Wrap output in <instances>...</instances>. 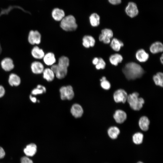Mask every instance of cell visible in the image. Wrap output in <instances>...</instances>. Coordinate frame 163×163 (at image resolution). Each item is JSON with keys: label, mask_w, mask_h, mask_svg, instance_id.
Returning a JSON list of instances; mask_svg holds the SVG:
<instances>
[{"label": "cell", "mask_w": 163, "mask_h": 163, "mask_svg": "<svg viewBox=\"0 0 163 163\" xmlns=\"http://www.w3.org/2000/svg\"><path fill=\"white\" fill-rule=\"evenodd\" d=\"M153 80L155 84L161 87H163V74L159 72L154 75L153 77Z\"/></svg>", "instance_id": "obj_28"}, {"label": "cell", "mask_w": 163, "mask_h": 163, "mask_svg": "<svg viewBox=\"0 0 163 163\" xmlns=\"http://www.w3.org/2000/svg\"><path fill=\"white\" fill-rule=\"evenodd\" d=\"M149 50L153 54L162 52L163 50V45L160 42H155L151 45L149 47Z\"/></svg>", "instance_id": "obj_20"}, {"label": "cell", "mask_w": 163, "mask_h": 163, "mask_svg": "<svg viewBox=\"0 0 163 163\" xmlns=\"http://www.w3.org/2000/svg\"><path fill=\"white\" fill-rule=\"evenodd\" d=\"M60 27L66 31H73L76 30L78 25L75 17L72 15L65 16L60 21Z\"/></svg>", "instance_id": "obj_3"}, {"label": "cell", "mask_w": 163, "mask_h": 163, "mask_svg": "<svg viewBox=\"0 0 163 163\" xmlns=\"http://www.w3.org/2000/svg\"><path fill=\"white\" fill-rule=\"evenodd\" d=\"M52 16L56 21H61L65 16L64 11L58 8H54L52 11Z\"/></svg>", "instance_id": "obj_17"}, {"label": "cell", "mask_w": 163, "mask_h": 163, "mask_svg": "<svg viewBox=\"0 0 163 163\" xmlns=\"http://www.w3.org/2000/svg\"><path fill=\"white\" fill-rule=\"evenodd\" d=\"M150 121L146 116H142L139 119V124L140 129L144 131H147L149 128Z\"/></svg>", "instance_id": "obj_23"}, {"label": "cell", "mask_w": 163, "mask_h": 163, "mask_svg": "<svg viewBox=\"0 0 163 163\" xmlns=\"http://www.w3.org/2000/svg\"><path fill=\"white\" fill-rule=\"evenodd\" d=\"M69 65V58L63 56L59 59L58 63L53 64L51 66L50 68L57 78L62 79L66 75Z\"/></svg>", "instance_id": "obj_2"}, {"label": "cell", "mask_w": 163, "mask_h": 163, "mask_svg": "<svg viewBox=\"0 0 163 163\" xmlns=\"http://www.w3.org/2000/svg\"><path fill=\"white\" fill-rule=\"evenodd\" d=\"M0 66L2 69L6 72H9L13 69L15 64L12 59L9 57L3 58L0 62Z\"/></svg>", "instance_id": "obj_8"}, {"label": "cell", "mask_w": 163, "mask_h": 163, "mask_svg": "<svg viewBox=\"0 0 163 163\" xmlns=\"http://www.w3.org/2000/svg\"><path fill=\"white\" fill-rule=\"evenodd\" d=\"M82 44L84 47L88 48L93 47L95 43V40L94 37L91 35H86L83 37Z\"/></svg>", "instance_id": "obj_16"}, {"label": "cell", "mask_w": 163, "mask_h": 163, "mask_svg": "<svg viewBox=\"0 0 163 163\" xmlns=\"http://www.w3.org/2000/svg\"><path fill=\"white\" fill-rule=\"evenodd\" d=\"M45 87L40 85H38L37 88H35L32 91V94L33 95L41 94L46 92Z\"/></svg>", "instance_id": "obj_30"}, {"label": "cell", "mask_w": 163, "mask_h": 163, "mask_svg": "<svg viewBox=\"0 0 163 163\" xmlns=\"http://www.w3.org/2000/svg\"><path fill=\"white\" fill-rule=\"evenodd\" d=\"M5 155V152L4 149L0 146V159L4 158Z\"/></svg>", "instance_id": "obj_35"}, {"label": "cell", "mask_w": 163, "mask_h": 163, "mask_svg": "<svg viewBox=\"0 0 163 163\" xmlns=\"http://www.w3.org/2000/svg\"><path fill=\"white\" fill-rule=\"evenodd\" d=\"M41 40V35L37 30H30L28 34L27 41L31 45H38Z\"/></svg>", "instance_id": "obj_6"}, {"label": "cell", "mask_w": 163, "mask_h": 163, "mask_svg": "<svg viewBox=\"0 0 163 163\" xmlns=\"http://www.w3.org/2000/svg\"><path fill=\"white\" fill-rule=\"evenodd\" d=\"M5 89L2 86L0 85V97H3L5 94Z\"/></svg>", "instance_id": "obj_36"}, {"label": "cell", "mask_w": 163, "mask_h": 163, "mask_svg": "<svg viewBox=\"0 0 163 163\" xmlns=\"http://www.w3.org/2000/svg\"><path fill=\"white\" fill-rule=\"evenodd\" d=\"M113 117L117 123H122L126 119L127 115L124 111L118 110L115 111Z\"/></svg>", "instance_id": "obj_15"}, {"label": "cell", "mask_w": 163, "mask_h": 163, "mask_svg": "<svg viewBox=\"0 0 163 163\" xmlns=\"http://www.w3.org/2000/svg\"><path fill=\"white\" fill-rule=\"evenodd\" d=\"M107 133L109 136L112 139H116L120 133L119 128L116 126H111L108 129Z\"/></svg>", "instance_id": "obj_27"}, {"label": "cell", "mask_w": 163, "mask_h": 163, "mask_svg": "<svg viewBox=\"0 0 163 163\" xmlns=\"http://www.w3.org/2000/svg\"><path fill=\"white\" fill-rule=\"evenodd\" d=\"M32 72L34 74H39L42 73L44 69V66L42 63L38 61L32 62L30 65Z\"/></svg>", "instance_id": "obj_11"}, {"label": "cell", "mask_w": 163, "mask_h": 163, "mask_svg": "<svg viewBox=\"0 0 163 163\" xmlns=\"http://www.w3.org/2000/svg\"><path fill=\"white\" fill-rule=\"evenodd\" d=\"M43 59L44 63L48 66H51L55 64L56 61L55 54L51 52L45 54Z\"/></svg>", "instance_id": "obj_14"}, {"label": "cell", "mask_w": 163, "mask_h": 163, "mask_svg": "<svg viewBox=\"0 0 163 163\" xmlns=\"http://www.w3.org/2000/svg\"><path fill=\"white\" fill-rule=\"evenodd\" d=\"M101 82V85L104 89L106 90H109L110 88V82L106 80L105 77L103 76L100 80Z\"/></svg>", "instance_id": "obj_31"}, {"label": "cell", "mask_w": 163, "mask_h": 163, "mask_svg": "<svg viewBox=\"0 0 163 163\" xmlns=\"http://www.w3.org/2000/svg\"><path fill=\"white\" fill-rule=\"evenodd\" d=\"M139 94L134 92L128 95L127 101L131 108L135 110H139L142 107L144 103V99L139 97Z\"/></svg>", "instance_id": "obj_4"}, {"label": "cell", "mask_w": 163, "mask_h": 163, "mask_svg": "<svg viewBox=\"0 0 163 163\" xmlns=\"http://www.w3.org/2000/svg\"><path fill=\"white\" fill-rule=\"evenodd\" d=\"M123 57L121 55L118 53H115L111 55L109 58L110 62L111 64L117 66L118 63L121 62Z\"/></svg>", "instance_id": "obj_25"}, {"label": "cell", "mask_w": 163, "mask_h": 163, "mask_svg": "<svg viewBox=\"0 0 163 163\" xmlns=\"http://www.w3.org/2000/svg\"><path fill=\"white\" fill-rule=\"evenodd\" d=\"M135 56L136 59L141 62H146L149 57V54L143 49L138 50L136 52Z\"/></svg>", "instance_id": "obj_18"}, {"label": "cell", "mask_w": 163, "mask_h": 163, "mask_svg": "<svg viewBox=\"0 0 163 163\" xmlns=\"http://www.w3.org/2000/svg\"><path fill=\"white\" fill-rule=\"evenodd\" d=\"M143 138V134L138 132L134 134L133 136V140L134 143L139 144L142 142Z\"/></svg>", "instance_id": "obj_29"}, {"label": "cell", "mask_w": 163, "mask_h": 163, "mask_svg": "<svg viewBox=\"0 0 163 163\" xmlns=\"http://www.w3.org/2000/svg\"><path fill=\"white\" fill-rule=\"evenodd\" d=\"M72 115L76 118L81 117L83 113V110L82 107L78 104H75L72 106L70 110Z\"/></svg>", "instance_id": "obj_12"}, {"label": "cell", "mask_w": 163, "mask_h": 163, "mask_svg": "<svg viewBox=\"0 0 163 163\" xmlns=\"http://www.w3.org/2000/svg\"><path fill=\"white\" fill-rule=\"evenodd\" d=\"M124 44L121 40L116 38H113L110 41V46L112 49L115 51H119Z\"/></svg>", "instance_id": "obj_24"}, {"label": "cell", "mask_w": 163, "mask_h": 163, "mask_svg": "<svg viewBox=\"0 0 163 163\" xmlns=\"http://www.w3.org/2000/svg\"><path fill=\"white\" fill-rule=\"evenodd\" d=\"M59 92L60 98L62 100H71L74 96L73 88L71 85L62 86L60 88Z\"/></svg>", "instance_id": "obj_5"}, {"label": "cell", "mask_w": 163, "mask_h": 163, "mask_svg": "<svg viewBox=\"0 0 163 163\" xmlns=\"http://www.w3.org/2000/svg\"><path fill=\"white\" fill-rule=\"evenodd\" d=\"M21 163H33V162L27 156H24L21 159Z\"/></svg>", "instance_id": "obj_33"}, {"label": "cell", "mask_w": 163, "mask_h": 163, "mask_svg": "<svg viewBox=\"0 0 163 163\" xmlns=\"http://www.w3.org/2000/svg\"><path fill=\"white\" fill-rule=\"evenodd\" d=\"M30 100L33 103H35L36 102L37 100L35 97L32 96L31 95L30 96Z\"/></svg>", "instance_id": "obj_38"}, {"label": "cell", "mask_w": 163, "mask_h": 163, "mask_svg": "<svg viewBox=\"0 0 163 163\" xmlns=\"http://www.w3.org/2000/svg\"><path fill=\"white\" fill-rule=\"evenodd\" d=\"M160 62H161V64H162L163 63V54H162L161 56L160 57Z\"/></svg>", "instance_id": "obj_39"}, {"label": "cell", "mask_w": 163, "mask_h": 163, "mask_svg": "<svg viewBox=\"0 0 163 163\" xmlns=\"http://www.w3.org/2000/svg\"><path fill=\"white\" fill-rule=\"evenodd\" d=\"M113 36V31L110 29L105 28L101 31L99 37V40L105 44H108L110 42V39Z\"/></svg>", "instance_id": "obj_7"}, {"label": "cell", "mask_w": 163, "mask_h": 163, "mask_svg": "<svg viewBox=\"0 0 163 163\" xmlns=\"http://www.w3.org/2000/svg\"><path fill=\"white\" fill-rule=\"evenodd\" d=\"M30 54L32 57L37 59H43L45 53L43 50L38 46H35L31 49Z\"/></svg>", "instance_id": "obj_13"}, {"label": "cell", "mask_w": 163, "mask_h": 163, "mask_svg": "<svg viewBox=\"0 0 163 163\" xmlns=\"http://www.w3.org/2000/svg\"><path fill=\"white\" fill-rule=\"evenodd\" d=\"M128 94L126 92L122 89H119L116 91L113 95L114 100L117 103H125L127 101Z\"/></svg>", "instance_id": "obj_9"}, {"label": "cell", "mask_w": 163, "mask_h": 163, "mask_svg": "<svg viewBox=\"0 0 163 163\" xmlns=\"http://www.w3.org/2000/svg\"><path fill=\"white\" fill-rule=\"evenodd\" d=\"M37 151V146L34 143L27 145L24 149V152L27 156L32 157L34 155Z\"/></svg>", "instance_id": "obj_19"}, {"label": "cell", "mask_w": 163, "mask_h": 163, "mask_svg": "<svg viewBox=\"0 0 163 163\" xmlns=\"http://www.w3.org/2000/svg\"><path fill=\"white\" fill-rule=\"evenodd\" d=\"M123 73L129 80H134L141 77L144 71L142 66L133 62L126 64L122 69Z\"/></svg>", "instance_id": "obj_1"}, {"label": "cell", "mask_w": 163, "mask_h": 163, "mask_svg": "<svg viewBox=\"0 0 163 163\" xmlns=\"http://www.w3.org/2000/svg\"><path fill=\"white\" fill-rule=\"evenodd\" d=\"M42 73L43 78L49 82L53 81L55 76L54 72L51 68H48L44 69Z\"/></svg>", "instance_id": "obj_21"}, {"label": "cell", "mask_w": 163, "mask_h": 163, "mask_svg": "<svg viewBox=\"0 0 163 163\" xmlns=\"http://www.w3.org/2000/svg\"><path fill=\"white\" fill-rule=\"evenodd\" d=\"M143 163V162H141V161H139V162H138V163Z\"/></svg>", "instance_id": "obj_40"}, {"label": "cell", "mask_w": 163, "mask_h": 163, "mask_svg": "<svg viewBox=\"0 0 163 163\" xmlns=\"http://www.w3.org/2000/svg\"><path fill=\"white\" fill-rule=\"evenodd\" d=\"M90 24L93 27L98 26L100 23V17L96 13L92 14L89 17Z\"/></svg>", "instance_id": "obj_26"}, {"label": "cell", "mask_w": 163, "mask_h": 163, "mask_svg": "<svg viewBox=\"0 0 163 163\" xmlns=\"http://www.w3.org/2000/svg\"><path fill=\"white\" fill-rule=\"evenodd\" d=\"M106 64L105 62L103 59L101 58H99L97 63L95 65V68L97 70L104 69L105 67Z\"/></svg>", "instance_id": "obj_32"}, {"label": "cell", "mask_w": 163, "mask_h": 163, "mask_svg": "<svg viewBox=\"0 0 163 163\" xmlns=\"http://www.w3.org/2000/svg\"><path fill=\"white\" fill-rule=\"evenodd\" d=\"M98 60V58L97 57L94 58L92 60V64L95 66L96 65L97 63Z\"/></svg>", "instance_id": "obj_37"}, {"label": "cell", "mask_w": 163, "mask_h": 163, "mask_svg": "<svg viewBox=\"0 0 163 163\" xmlns=\"http://www.w3.org/2000/svg\"><path fill=\"white\" fill-rule=\"evenodd\" d=\"M9 84L12 86H18L21 82L20 77L17 74L12 73L10 74L8 78Z\"/></svg>", "instance_id": "obj_22"}, {"label": "cell", "mask_w": 163, "mask_h": 163, "mask_svg": "<svg viewBox=\"0 0 163 163\" xmlns=\"http://www.w3.org/2000/svg\"><path fill=\"white\" fill-rule=\"evenodd\" d=\"M109 2L111 4L113 5H117L120 4L121 2V0H108Z\"/></svg>", "instance_id": "obj_34"}, {"label": "cell", "mask_w": 163, "mask_h": 163, "mask_svg": "<svg viewBox=\"0 0 163 163\" xmlns=\"http://www.w3.org/2000/svg\"><path fill=\"white\" fill-rule=\"evenodd\" d=\"M125 11L126 14L130 18L136 16L138 14L139 11L136 5L133 2H129L126 7Z\"/></svg>", "instance_id": "obj_10"}]
</instances>
